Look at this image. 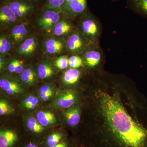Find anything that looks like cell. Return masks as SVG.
Segmentation results:
<instances>
[{
	"instance_id": "cell-1",
	"label": "cell",
	"mask_w": 147,
	"mask_h": 147,
	"mask_svg": "<svg viewBox=\"0 0 147 147\" xmlns=\"http://www.w3.org/2000/svg\"><path fill=\"white\" fill-rule=\"evenodd\" d=\"M80 16L79 31L92 43H97L101 33L100 23L88 11Z\"/></svg>"
},
{
	"instance_id": "cell-2",
	"label": "cell",
	"mask_w": 147,
	"mask_h": 147,
	"mask_svg": "<svg viewBox=\"0 0 147 147\" xmlns=\"http://www.w3.org/2000/svg\"><path fill=\"white\" fill-rule=\"evenodd\" d=\"M65 42L67 51L76 55L83 53L92 43L79 30H74L70 34Z\"/></svg>"
},
{
	"instance_id": "cell-3",
	"label": "cell",
	"mask_w": 147,
	"mask_h": 147,
	"mask_svg": "<svg viewBox=\"0 0 147 147\" xmlns=\"http://www.w3.org/2000/svg\"><path fill=\"white\" fill-rule=\"evenodd\" d=\"M7 2L19 19L28 18L36 9V6L27 0H9Z\"/></svg>"
},
{
	"instance_id": "cell-4",
	"label": "cell",
	"mask_w": 147,
	"mask_h": 147,
	"mask_svg": "<svg viewBox=\"0 0 147 147\" xmlns=\"http://www.w3.org/2000/svg\"><path fill=\"white\" fill-rule=\"evenodd\" d=\"M38 19V26L43 30L50 32L56 24L60 21L62 13L55 11L42 9Z\"/></svg>"
},
{
	"instance_id": "cell-5",
	"label": "cell",
	"mask_w": 147,
	"mask_h": 147,
	"mask_svg": "<svg viewBox=\"0 0 147 147\" xmlns=\"http://www.w3.org/2000/svg\"><path fill=\"white\" fill-rule=\"evenodd\" d=\"M87 7V0H72L64 5L62 13L69 18H74L86 13Z\"/></svg>"
},
{
	"instance_id": "cell-6",
	"label": "cell",
	"mask_w": 147,
	"mask_h": 147,
	"mask_svg": "<svg viewBox=\"0 0 147 147\" xmlns=\"http://www.w3.org/2000/svg\"><path fill=\"white\" fill-rule=\"evenodd\" d=\"M92 44V43H91ZM90 44L83 53L85 63L90 68H94L100 64L102 59V53L100 48L97 46V43Z\"/></svg>"
},
{
	"instance_id": "cell-7",
	"label": "cell",
	"mask_w": 147,
	"mask_h": 147,
	"mask_svg": "<svg viewBox=\"0 0 147 147\" xmlns=\"http://www.w3.org/2000/svg\"><path fill=\"white\" fill-rule=\"evenodd\" d=\"M0 87L9 95H15L24 92V90L18 80L7 75L2 76L0 79Z\"/></svg>"
},
{
	"instance_id": "cell-8",
	"label": "cell",
	"mask_w": 147,
	"mask_h": 147,
	"mask_svg": "<svg viewBox=\"0 0 147 147\" xmlns=\"http://www.w3.org/2000/svg\"><path fill=\"white\" fill-rule=\"evenodd\" d=\"M76 100V95L72 91L63 90L58 94L52 105L56 108L67 109L73 105Z\"/></svg>"
},
{
	"instance_id": "cell-9",
	"label": "cell",
	"mask_w": 147,
	"mask_h": 147,
	"mask_svg": "<svg viewBox=\"0 0 147 147\" xmlns=\"http://www.w3.org/2000/svg\"><path fill=\"white\" fill-rule=\"evenodd\" d=\"M37 71L39 79L42 80L52 79L57 74L54 65L50 59L42 61L38 64Z\"/></svg>"
},
{
	"instance_id": "cell-10",
	"label": "cell",
	"mask_w": 147,
	"mask_h": 147,
	"mask_svg": "<svg viewBox=\"0 0 147 147\" xmlns=\"http://www.w3.org/2000/svg\"><path fill=\"white\" fill-rule=\"evenodd\" d=\"M38 46L37 38L34 36H29L20 44L17 53L21 56L29 57L34 53Z\"/></svg>"
},
{
	"instance_id": "cell-11",
	"label": "cell",
	"mask_w": 147,
	"mask_h": 147,
	"mask_svg": "<svg viewBox=\"0 0 147 147\" xmlns=\"http://www.w3.org/2000/svg\"><path fill=\"white\" fill-rule=\"evenodd\" d=\"M45 52L50 55H57L62 53L66 49V42L57 38H50L47 39L44 44Z\"/></svg>"
},
{
	"instance_id": "cell-12",
	"label": "cell",
	"mask_w": 147,
	"mask_h": 147,
	"mask_svg": "<svg viewBox=\"0 0 147 147\" xmlns=\"http://www.w3.org/2000/svg\"><path fill=\"white\" fill-rule=\"evenodd\" d=\"M19 140L16 132L8 129L0 131V147H14Z\"/></svg>"
},
{
	"instance_id": "cell-13",
	"label": "cell",
	"mask_w": 147,
	"mask_h": 147,
	"mask_svg": "<svg viewBox=\"0 0 147 147\" xmlns=\"http://www.w3.org/2000/svg\"><path fill=\"white\" fill-rule=\"evenodd\" d=\"M30 29L27 25L20 24L13 27L11 31L12 41L16 44H20L29 36Z\"/></svg>"
},
{
	"instance_id": "cell-14",
	"label": "cell",
	"mask_w": 147,
	"mask_h": 147,
	"mask_svg": "<svg viewBox=\"0 0 147 147\" xmlns=\"http://www.w3.org/2000/svg\"><path fill=\"white\" fill-rule=\"evenodd\" d=\"M19 18L16 16L5 1H2L0 7V21L2 23H13Z\"/></svg>"
},
{
	"instance_id": "cell-15",
	"label": "cell",
	"mask_w": 147,
	"mask_h": 147,
	"mask_svg": "<svg viewBox=\"0 0 147 147\" xmlns=\"http://www.w3.org/2000/svg\"><path fill=\"white\" fill-rule=\"evenodd\" d=\"M64 116L69 125L71 127L76 126L80 122L81 120L79 107L73 105L67 108L64 113Z\"/></svg>"
},
{
	"instance_id": "cell-16",
	"label": "cell",
	"mask_w": 147,
	"mask_h": 147,
	"mask_svg": "<svg viewBox=\"0 0 147 147\" xmlns=\"http://www.w3.org/2000/svg\"><path fill=\"white\" fill-rule=\"evenodd\" d=\"M74 26L70 21L67 20H61L53 28V34L57 36L69 35L74 31Z\"/></svg>"
},
{
	"instance_id": "cell-17",
	"label": "cell",
	"mask_w": 147,
	"mask_h": 147,
	"mask_svg": "<svg viewBox=\"0 0 147 147\" xmlns=\"http://www.w3.org/2000/svg\"><path fill=\"white\" fill-rule=\"evenodd\" d=\"M38 78L37 71L32 66H29L25 68L20 75L21 82L28 86H32L36 84Z\"/></svg>"
},
{
	"instance_id": "cell-18",
	"label": "cell",
	"mask_w": 147,
	"mask_h": 147,
	"mask_svg": "<svg viewBox=\"0 0 147 147\" xmlns=\"http://www.w3.org/2000/svg\"><path fill=\"white\" fill-rule=\"evenodd\" d=\"M36 118L39 123L44 127L52 126L57 121L53 113L46 110H40L37 112Z\"/></svg>"
},
{
	"instance_id": "cell-19",
	"label": "cell",
	"mask_w": 147,
	"mask_h": 147,
	"mask_svg": "<svg viewBox=\"0 0 147 147\" xmlns=\"http://www.w3.org/2000/svg\"><path fill=\"white\" fill-rule=\"evenodd\" d=\"M81 72L78 69L70 68L66 70L63 75V82L67 86H71L79 82Z\"/></svg>"
},
{
	"instance_id": "cell-20",
	"label": "cell",
	"mask_w": 147,
	"mask_h": 147,
	"mask_svg": "<svg viewBox=\"0 0 147 147\" xmlns=\"http://www.w3.org/2000/svg\"><path fill=\"white\" fill-rule=\"evenodd\" d=\"M40 98L42 101H48L54 97L56 93V88L51 84H44L40 87L38 89Z\"/></svg>"
},
{
	"instance_id": "cell-21",
	"label": "cell",
	"mask_w": 147,
	"mask_h": 147,
	"mask_svg": "<svg viewBox=\"0 0 147 147\" xmlns=\"http://www.w3.org/2000/svg\"><path fill=\"white\" fill-rule=\"evenodd\" d=\"M127 2L135 12L147 17V0H127Z\"/></svg>"
},
{
	"instance_id": "cell-22",
	"label": "cell",
	"mask_w": 147,
	"mask_h": 147,
	"mask_svg": "<svg viewBox=\"0 0 147 147\" xmlns=\"http://www.w3.org/2000/svg\"><path fill=\"white\" fill-rule=\"evenodd\" d=\"M26 125L29 131L33 134L39 135L44 131V127L42 126L36 118L30 117L27 119Z\"/></svg>"
},
{
	"instance_id": "cell-23",
	"label": "cell",
	"mask_w": 147,
	"mask_h": 147,
	"mask_svg": "<svg viewBox=\"0 0 147 147\" xmlns=\"http://www.w3.org/2000/svg\"><path fill=\"white\" fill-rule=\"evenodd\" d=\"M65 4V0H46L42 9L55 11L62 13L63 9Z\"/></svg>"
},
{
	"instance_id": "cell-24",
	"label": "cell",
	"mask_w": 147,
	"mask_h": 147,
	"mask_svg": "<svg viewBox=\"0 0 147 147\" xmlns=\"http://www.w3.org/2000/svg\"><path fill=\"white\" fill-rule=\"evenodd\" d=\"M64 134L62 132L56 131L48 135L45 141V147H52L64 140Z\"/></svg>"
},
{
	"instance_id": "cell-25",
	"label": "cell",
	"mask_w": 147,
	"mask_h": 147,
	"mask_svg": "<svg viewBox=\"0 0 147 147\" xmlns=\"http://www.w3.org/2000/svg\"><path fill=\"white\" fill-rule=\"evenodd\" d=\"M12 48V44L8 37L2 35L0 37V54L5 56Z\"/></svg>"
},
{
	"instance_id": "cell-26",
	"label": "cell",
	"mask_w": 147,
	"mask_h": 147,
	"mask_svg": "<svg viewBox=\"0 0 147 147\" xmlns=\"http://www.w3.org/2000/svg\"><path fill=\"white\" fill-rule=\"evenodd\" d=\"M39 98L33 95L28 96L22 101V105L26 109L34 110L39 105Z\"/></svg>"
},
{
	"instance_id": "cell-27",
	"label": "cell",
	"mask_w": 147,
	"mask_h": 147,
	"mask_svg": "<svg viewBox=\"0 0 147 147\" xmlns=\"http://www.w3.org/2000/svg\"><path fill=\"white\" fill-rule=\"evenodd\" d=\"M83 59L79 55H74L69 58V66L70 68H80L83 65Z\"/></svg>"
},
{
	"instance_id": "cell-28",
	"label": "cell",
	"mask_w": 147,
	"mask_h": 147,
	"mask_svg": "<svg viewBox=\"0 0 147 147\" xmlns=\"http://www.w3.org/2000/svg\"><path fill=\"white\" fill-rule=\"evenodd\" d=\"M13 109L10 104L4 99L0 100V115L1 116L9 115L13 113Z\"/></svg>"
},
{
	"instance_id": "cell-29",
	"label": "cell",
	"mask_w": 147,
	"mask_h": 147,
	"mask_svg": "<svg viewBox=\"0 0 147 147\" xmlns=\"http://www.w3.org/2000/svg\"><path fill=\"white\" fill-rule=\"evenodd\" d=\"M55 65L61 70L65 69L69 66V58L66 56L59 57L55 61Z\"/></svg>"
},
{
	"instance_id": "cell-30",
	"label": "cell",
	"mask_w": 147,
	"mask_h": 147,
	"mask_svg": "<svg viewBox=\"0 0 147 147\" xmlns=\"http://www.w3.org/2000/svg\"><path fill=\"white\" fill-rule=\"evenodd\" d=\"M21 61L18 59H13L7 65V69L10 73H15L18 65L21 62Z\"/></svg>"
},
{
	"instance_id": "cell-31",
	"label": "cell",
	"mask_w": 147,
	"mask_h": 147,
	"mask_svg": "<svg viewBox=\"0 0 147 147\" xmlns=\"http://www.w3.org/2000/svg\"><path fill=\"white\" fill-rule=\"evenodd\" d=\"M7 67V61L5 56L0 55V70L3 71Z\"/></svg>"
},
{
	"instance_id": "cell-32",
	"label": "cell",
	"mask_w": 147,
	"mask_h": 147,
	"mask_svg": "<svg viewBox=\"0 0 147 147\" xmlns=\"http://www.w3.org/2000/svg\"><path fill=\"white\" fill-rule=\"evenodd\" d=\"M22 147H42L39 143L36 142H27L23 145Z\"/></svg>"
},
{
	"instance_id": "cell-33",
	"label": "cell",
	"mask_w": 147,
	"mask_h": 147,
	"mask_svg": "<svg viewBox=\"0 0 147 147\" xmlns=\"http://www.w3.org/2000/svg\"><path fill=\"white\" fill-rule=\"evenodd\" d=\"M52 147H69V144L67 141L64 140L63 141H62L58 144L55 145Z\"/></svg>"
},
{
	"instance_id": "cell-34",
	"label": "cell",
	"mask_w": 147,
	"mask_h": 147,
	"mask_svg": "<svg viewBox=\"0 0 147 147\" xmlns=\"http://www.w3.org/2000/svg\"><path fill=\"white\" fill-rule=\"evenodd\" d=\"M28 1L34 4V5L36 6V5L38 4L43 1H45V2L46 1V0H27Z\"/></svg>"
},
{
	"instance_id": "cell-35",
	"label": "cell",
	"mask_w": 147,
	"mask_h": 147,
	"mask_svg": "<svg viewBox=\"0 0 147 147\" xmlns=\"http://www.w3.org/2000/svg\"><path fill=\"white\" fill-rule=\"evenodd\" d=\"M72 1V0H65V4L67 3H68L69 2L71 1Z\"/></svg>"
},
{
	"instance_id": "cell-36",
	"label": "cell",
	"mask_w": 147,
	"mask_h": 147,
	"mask_svg": "<svg viewBox=\"0 0 147 147\" xmlns=\"http://www.w3.org/2000/svg\"><path fill=\"white\" fill-rule=\"evenodd\" d=\"M9 1V0H2V1Z\"/></svg>"
}]
</instances>
